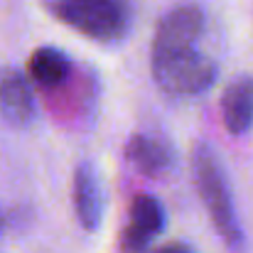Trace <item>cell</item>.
<instances>
[{
	"label": "cell",
	"instance_id": "1",
	"mask_svg": "<svg viewBox=\"0 0 253 253\" xmlns=\"http://www.w3.org/2000/svg\"><path fill=\"white\" fill-rule=\"evenodd\" d=\"M204 22L199 5L172 7L158 22L150 69L155 84L168 96H197L216 82V62L199 49Z\"/></svg>",
	"mask_w": 253,
	"mask_h": 253
},
{
	"label": "cell",
	"instance_id": "2",
	"mask_svg": "<svg viewBox=\"0 0 253 253\" xmlns=\"http://www.w3.org/2000/svg\"><path fill=\"white\" fill-rule=\"evenodd\" d=\"M194 184H197L199 199H202L216 234L224 239V244L231 251H241L244 249V229H241L236 209H234L226 172L221 168L216 153L204 143H199L194 150Z\"/></svg>",
	"mask_w": 253,
	"mask_h": 253
},
{
	"label": "cell",
	"instance_id": "3",
	"mask_svg": "<svg viewBox=\"0 0 253 253\" xmlns=\"http://www.w3.org/2000/svg\"><path fill=\"white\" fill-rule=\"evenodd\" d=\"M52 10L67 27L96 42H121L130 27L121 0H57Z\"/></svg>",
	"mask_w": 253,
	"mask_h": 253
},
{
	"label": "cell",
	"instance_id": "4",
	"mask_svg": "<svg viewBox=\"0 0 253 253\" xmlns=\"http://www.w3.org/2000/svg\"><path fill=\"white\" fill-rule=\"evenodd\" d=\"M165 209L153 194H138L128 209V224L123 229V249L138 253L148 249V244L163 234L165 229Z\"/></svg>",
	"mask_w": 253,
	"mask_h": 253
},
{
	"label": "cell",
	"instance_id": "5",
	"mask_svg": "<svg viewBox=\"0 0 253 253\" xmlns=\"http://www.w3.org/2000/svg\"><path fill=\"white\" fill-rule=\"evenodd\" d=\"M0 113L15 128L30 126L35 113H37L30 82L17 69L0 72Z\"/></svg>",
	"mask_w": 253,
	"mask_h": 253
},
{
	"label": "cell",
	"instance_id": "6",
	"mask_svg": "<svg viewBox=\"0 0 253 253\" xmlns=\"http://www.w3.org/2000/svg\"><path fill=\"white\" fill-rule=\"evenodd\" d=\"M72 197H74V211H77L79 224L86 231H96L103 216V194H101L98 174L91 163H82L74 169Z\"/></svg>",
	"mask_w": 253,
	"mask_h": 253
},
{
	"label": "cell",
	"instance_id": "7",
	"mask_svg": "<svg viewBox=\"0 0 253 253\" xmlns=\"http://www.w3.org/2000/svg\"><path fill=\"white\" fill-rule=\"evenodd\" d=\"M126 158L130 165L148 174V177H163L174 168V150L168 140L148 133H138L126 145Z\"/></svg>",
	"mask_w": 253,
	"mask_h": 253
},
{
	"label": "cell",
	"instance_id": "8",
	"mask_svg": "<svg viewBox=\"0 0 253 253\" xmlns=\"http://www.w3.org/2000/svg\"><path fill=\"white\" fill-rule=\"evenodd\" d=\"M221 118L231 135H244L253 128V79L239 77L221 93Z\"/></svg>",
	"mask_w": 253,
	"mask_h": 253
},
{
	"label": "cell",
	"instance_id": "9",
	"mask_svg": "<svg viewBox=\"0 0 253 253\" xmlns=\"http://www.w3.org/2000/svg\"><path fill=\"white\" fill-rule=\"evenodd\" d=\"M72 74V59L57 47H37L27 59V77L40 88H57Z\"/></svg>",
	"mask_w": 253,
	"mask_h": 253
},
{
	"label": "cell",
	"instance_id": "10",
	"mask_svg": "<svg viewBox=\"0 0 253 253\" xmlns=\"http://www.w3.org/2000/svg\"><path fill=\"white\" fill-rule=\"evenodd\" d=\"M153 253H194V251L189 246H184V244H165V246L155 249Z\"/></svg>",
	"mask_w": 253,
	"mask_h": 253
},
{
	"label": "cell",
	"instance_id": "11",
	"mask_svg": "<svg viewBox=\"0 0 253 253\" xmlns=\"http://www.w3.org/2000/svg\"><path fill=\"white\" fill-rule=\"evenodd\" d=\"M0 226H2V216H0Z\"/></svg>",
	"mask_w": 253,
	"mask_h": 253
}]
</instances>
